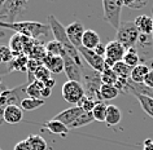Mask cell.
I'll return each instance as SVG.
<instances>
[{
    "label": "cell",
    "instance_id": "cell-1",
    "mask_svg": "<svg viewBox=\"0 0 153 150\" xmlns=\"http://www.w3.org/2000/svg\"><path fill=\"white\" fill-rule=\"evenodd\" d=\"M48 25H49V27H51V31L53 33V35H55V40L60 43V45L64 49V52L66 53L69 57H71L78 66H81L83 69L85 64H83L82 57L79 55L78 49L70 43V40H69V38L66 35V30H65V27L61 25V22L57 20L53 14H49L48 16Z\"/></svg>",
    "mask_w": 153,
    "mask_h": 150
},
{
    "label": "cell",
    "instance_id": "cell-2",
    "mask_svg": "<svg viewBox=\"0 0 153 150\" xmlns=\"http://www.w3.org/2000/svg\"><path fill=\"white\" fill-rule=\"evenodd\" d=\"M0 27L9 29L16 34H20V35L26 38H31V39L45 36L51 31L49 25L42 24V22H35V21H16L14 24H8L5 21H0Z\"/></svg>",
    "mask_w": 153,
    "mask_h": 150
},
{
    "label": "cell",
    "instance_id": "cell-3",
    "mask_svg": "<svg viewBox=\"0 0 153 150\" xmlns=\"http://www.w3.org/2000/svg\"><path fill=\"white\" fill-rule=\"evenodd\" d=\"M82 86L85 88V96L96 102H100V88H101V74L92 70L85 65L82 70Z\"/></svg>",
    "mask_w": 153,
    "mask_h": 150
},
{
    "label": "cell",
    "instance_id": "cell-4",
    "mask_svg": "<svg viewBox=\"0 0 153 150\" xmlns=\"http://www.w3.org/2000/svg\"><path fill=\"white\" fill-rule=\"evenodd\" d=\"M140 33L136 29L134 21H127V22H122L120 29L117 30V39L120 43L126 48V51L130 48H134L137 44L139 40Z\"/></svg>",
    "mask_w": 153,
    "mask_h": 150
},
{
    "label": "cell",
    "instance_id": "cell-5",
    "mask_svg": "<svg viewBox=\"0 0 153 150\" xmlns=\"http://www.w3.org/2000/svg\"><path fill=\"white\" fill-rule=\"evenodd\" d=\"M122 7H125L122 0H104L102 8H104V18L114 30H118L122 24L121 12Z\"/></svg>",
    "mask_w": 153,
    "mask_h": 150
},
{
    "label": "cell",
    "instance_id": "cell-6",
    "mask_svg": "<svg viewBox=\"0 0 153 150\" xmlns=\"http://www.w3.org/2000/svg\"><path fill=\"white\" fill-rule=\"evenodd\" d=\"M62 98L68 103H75V106L79 103V101L85 97V88H83L82 83L78 82H71L68 80L62 86Z\"/></svg>",
    "mask_w": 153,
    "mask_h": 150
},
{
    "label": "cell",
    "instance_id": "cell-7",
    "mask_svg": "<svg viewBox=\"0 0 153 150\" xmlns=\"http://www.w3.org/2000/svg\"><path fill=\"white\" fill-rule=\"evenodd\" d=\"M29 3L24 0H7V1H0V8L3 10V14L7 17L5 22L14 24L16 17L27 7Z\"/></svg>",
    "mask_w": 153,
    "mask_h": 150
},
{
    "label": "cell",
    "instance_id": "cell-8",
    "mask_svg": "<svg viewBox=\"0 0 153 150\" xmlns=\"http://www.w3.org/2000/svg\"><path fill=\"white\" fill-rule=\"evenodd\" d=\"M78 52H79V55H81L82 60H85L87 66H90L92 70L100 72V74L104 71L105 62H104V58H102V57L97 56L94 51H90V49H87L85 47L78 48Z\"/></svg>",
    "mask_w": 153,
    "mask_h": 150
},
{
    "label": "cell",
    "instance_id": "cell-9",
    "mask_svg": "<svg viewBox=\"0 0 153 150\" xmlns=\"http://www.w3.org/2000/svg\"><path fill=\"white\" fill-rule=\"evenodd\" d=\"M61 57H62V60H64V72H65V75L68 76V80L82 83V70L83 69L81 66H78V65L74 62V60H73L71 57H69L65 52H62Z\"/></svg>",
    "mask_w": 153,
    "mask_h": 150
},
{
    "label": "cell",
    "instance_id": "cell-10",
    "mask_svg": "<svg viewBox=\"0 0 153 150\" xmlns=\"http://www.w3.org/2000/svg\"><path fill=\"white\" fill-rule=\"evenodd\" d=\"M66 30V35L69 38V40H70V43L74 45V47L78 49L82 47V38H83V34H85L86 29L83 24L81 21H74L71 22L69 26L65 27Z\"/></svg>",
    "mask_w": 153,
    "mask_h": 150
},
{
    "label": "cell",
    "instance_id": "cell-11",
    "mask_svg": "<svg viewBox=\"0 0 153 150\" xmlns=\"http://www.w3.org/2000/svg\"><path fill=\"white\" fill-rule=\"evenodd\" d=\"M83 113H85V111H83L81 107L71 106V107H69V109H65V110L61 111V113H59L53 119H55V120L61 122L62 124H65L69 128V127H70L79 117H81Z\"/></svg>",
    "mask_w": 153,
    "mask_h": 150
},
{
    "label": "cell",
    "instance_id": "cell-12",
    "mask_svg": "<svg viewBox=\"0 0 153 150\" xmlns=\"http://www.w3.org/2000/svg\"><path fill=\"white\" fill-rule=\"evenodd\" d=\"M126 53V48L122 45L118 40H112L106 44V49H105V57L113 62H118V61L123 60V56Z\"/></svg>",
    "mask_w": 153,
    "mask_h": 150
},
{
    "label": "cell",
    "instance_id": "cell-13",
    "mask_svg": "<svg viewBox=\"0 0 153 150\" xmlns=\"http://www.w3.org/2000/svg\"><path fill=\"white\" fill-rule=\"evenodd\" d=\"M24 119V110L18 105H9L3 111V120L8 124H18Z\"/></svg>",
    "mask_w": 153,
    "mask_h": 150
},
{
    "label": "cell",
    "instance_id": "cell-14",
    "mask_svg": "<svg viewBox=\"0 0 153 150\" xmlns=\"http://www.w3.org/2000/svg\"><path fill=\"white\" fill-rule=\"evenodd\" d=\"M136 29L139 30L140 34L143 35H152L153 31V18L152 16H147V14H140L134 20Z\"/></svg>",
    "mask_w": 153,
    "mask_h": 150
},
{
    "label": "cell",
    "instance_id": "cell-15",
    "mask_svg": "<svg viewBox=\"0 0 153 150\" xmlns=\"http://www.w3.org/2000/svg\"><path fill=\"white\" fill-rule=\"evenodd\" d=\"M14 58L12 51L9 47L7 45L0 44V72L1 74H8L10 71L9 64L12 62V60Z\"/></svg>",
    "mask_w": 153,
    "mask_h": 150
},
{
    "label": "cell",
    "instance_id": "cell-16",
    "mask_svg": "<svg viewBox=\"0 0 153 150\" xmlns=\"http://www.w3.org/2000/svg\"><path fill=\"white\" fill-rule=\"evenodd\" d=\"M43 65L53 74H60L64 71V60L60 56H48L43 60Z\"/></svg>",
    "mask_w": 153,
    "mask_h": 150
},
{
    "label": "cell",
    "instance_id": "cell-17",
    "mask_svg": "<svg viewBox=\"0 0 153 150\" xmlns=\"http://www.w3.org/2000/svg\"><path fill=\"white\" fill-rule=\"evenodd\" d=\"M100 44V36L95 30H86L82 38V47L94 51Z\"/></svg>",
    "mask_w": 153,
    "mask_h": 150
},
{
    "label": "cell",
    "instance_id": "cell-18",
    "mask_svg": "<svg viewBox=\"0 0 153 150\" xmlns=\"http://www.w3.org/2000/svg\"><path fill=\"white\" fill-rule=\"evenodd\" d=\"M122 119V113L120 110V107H117L116 105H108L106 107V115H105V123L109 127L117 126Z\"/></svg>",
    "mask_w": 153,
    "mask_h": 150
},
{
    "label": "cell",
    "instance_id": "cell-19",
    "mask_svg": "<svg viewBox=\"0 0 153 150\" xmlns=\"http://www.w3.org/2000/svg\"><path fill=\"white\" fill-rule=\"evenodd\" d=\"M25 39L26 36H22L20 34H14L9 40V48L12 51L13 56H20L24 55V44H25Z\"/></svg>",
    "mask_w": 153,
    "mask_h": 150
},
{
    "label": "cell",
    "instance_id": "cell-20",
    "mask_svg": "<svg viewBox=\"0 0 153 150\" xmlns=\"http://www.w3.org/2000/svg\"><path fill=\"white\" fill-rule=\"evenodd\" d=\"M149 71H151V69L145 64H139L137 66L132 69L131 75H130V80L134 83H144V79Z\"/></svg>",
    "mask_w": 153,
    "mask_h": 150
},
{
    "label": "cell",
    "instance_id": "cell-21",
    "mask_svg": "<svg viewBox=\"0 0 153 150\" xmlns=\"http://www.w3.org/2000/svg\"><path fill=\"white\" fill-rule=\"evenodd\" d=\"M44 128L48 129L51 133L61 134V136H62V134H66L69 131H70L65 124H62V123L59 122V120H55V119L45 122V123H44Z\"/></svg>",
    "mask_w": 153,
    "mask_h": 150
},
{
    "label": "cell",
    "instance_id": "cell-22",
    "mask_svg": "<svg viewBox=\"0 0 153 150\" xmlns=\"http://www.w3.org/2000/svg\"><path fill=\"white\" fill-rule=\"evenodd\" d=\"M44 88V84L38 80H33L31 83L27 84L26 88V95H29L30 98H36V100H42V91Z\"/></svg>",
    "mask_w": 153,
    "mask_h": 150
},
{
    "label": "cell",
    "instance_id": "cell-23",
    "mask_svg": "<svg viewBox=\"0 0 153 150\" xmlns=\"http://www.w3.org/2000/svg\"><path fill=\"white\" fill-rule=\"evenodd\" d=\"M122 61H123L126 65H128L130 67H132V69L135 66H137L139 62H140V56H139V51L136 49V47L127 49Z\"/></svg>",
    "mask_w": 153,
    "mask_h": 150
},
{
    "label": "cell",
    "instance_id": "cell-24",
    "mask_svg": "<svg viewBox=\"0 0 153 150\" xmlns=\"http://www.w3.org/2000/svg\"><path fill=\"white\" fill-rule=\"evenodd\" d=\"M27 62H29V57L26 55H20L16 56L12 60V62L9 64L10 71L16 70V71H27Z\"/></svg>",
    "mask_w": 153,
    "mask_h": 150
},
{
    "label": "cell",
    "instance_id": "cell-25",
    "mask_svg": "<svg viewBox=\"0 0 153 150\" xmlns=\"http://www.w3.org/2000/svg\"><path fill=\"white\" fill-rule=\"evenodd\" d=\"M120 95V91L114 86H108V84H101L100 88V100L104 101H110V100L116 98Z\"/></svg>",
    "mask_w": 153,
    "mask_h": 150
},
{
    "label": "cell",
    "instance_id": "cell-26",
    "mask_svg": "<svg viewBox=\"0 0 153 150\" xmlns=\"http://www.w3.org/2000/svg\"><path fill=\"white\" fill-rule=\"evenodd\" d=\"M26 141L29 142L30 150H47V142L39 134H29Z\"/></svg>",
    "mask_w": 153,
    "mask_h": 150
},
{
    "label": "cell",
    "instance_id": "cell-27",
    "mask_svg": "<svg viewBox=\"0 0 153 150\" xmlns=\"http://www.w3.org/2000/svg\"><path fill=\"white\" fill-rule=\"evenodd\" d=\"M113 71L117 74L118 78H123V79H130V75H131L132 67H130L128 65H126L123 61H118V62L114 64L113 66Z\"/></svg>",
    "mask_w": 153,
    "mask_h": 150
},
{
    "label": "cell",
    "instance_id": "cell-28",
    "mask_svg": "<svg viewBox=\"0 0 153 150\" xmlns=\"http://www.w3.org/2000/svg\"><path fill=\"white\" fill-rule=\"evenodd\" d=\"M134 96L137 98V101H139L141 109L145 111V114H148L153 119V98L143 95H134Z\"/></svg>",
    "mask_w": 153,
    "mask_h": 150
},
{
    "label": "cell",
    "instance_id": "cell-29",
    "mask_svg": "<svg viewBox=\"0 0 153 150\" xmlns=\"http://www.w3.org/2000/svg\"><path fill=\"white\" fill-rule=\"evenodd\" d=\"M47 57V52H45V45H43L39 41H35V45H34L31 53L29 55V58H33V60H36L39 62L43 64V60Z\"/></svg>",
    "mask_w": 153,
    "mask_h": 150
},
{
    "label": "cell",
    "instance_id": "cell-30",
    "mask_svg": "<svg viewBox=\"0 0 153 150\" xmlns=\"http://www.w3.org/2000/svg\"><path fill=\"white\" fill-rule=\"evenodd\" d=\"M43 105H44V100H36V98L26 97L21 101L20 107L22 110H26V111H33V110H36L38 107H40Z\"/></svg>",
    "mask_w": 153,
    "mask_h": 150
},
{
    "label": "cell",
    "instance_id": "cell-31",
    "mask_svg": "<svg viewBox=\"0 0 153 150\" xmlns=\"http://www.w3.org/2000/svg\"><path fill=\"white\" fill-rule=\"evenodd\" d=\"M118 80L117 74L113 71V69L105 67L104 71L101 72V83L102 84H108V86H116Z\"/></svg>",
    "mask_w": 153,
    "mask_h": 150
},
{
    "label": "cell",
    "instance_id": "cell-32",
    "mask_svg": "<svg viewBox=\"0 0 153 150\" xmlns=\"http://www.w3.org/2000/svg\"><path fill=\"white\" fill-rule=\"evenodd\" d=\"M106 107L108 105H105V102H97L96 106L92 110V115H94V120L96 122H105V115H106Z\"/></svg>",
    "mask_w": 153,
    "mask_h": 150
},
{
    "label": "cell",
    "instance_id": "cell-33",
    "mask_svg": "<svg viewBox=\"0 0 153 150\" xmlns=\"http://www.w3.org/2000/svg\"><path fill=\"white\" fill-rule=\"evenodd\" d=\"M91 122H94V115H92V113H83L81 117H79L70 127H69V129L81 128V127H85L87 124H90Z\"/></svg>",
    "mask_w": 153,
    "mask_h": 150
},
{
    "label": "cell",
    "instance_id": "cell-34",
    "mask_svg": "<svg viewBox=\"0 0 153 150\" xmlns=\"http://www.w3.org/2000/svg\"><path fill=\"white\" fill-rule=\"evenodd\" d=\"M45 52H47L48 56H60L61 57V55H62V52H64V49L60 45L59 41L51 40V41H48V43L45 44Z\"/></svg>",
    "mask_w": 153,
    "mask_h": 150
},
{
    "label": "cell",
    "instance_id": "cell-35",
    "mask_svg": "<svg viewBox=\"0 0 153 150\" xmlns=\"http://www.w3.org/2000/svg\"><path fill=\"white\" fill-rule=\"evenodd\" d=\"M48 79H51V71H49L44 65H42V66L38 67L35 72H34V80L44 83V82H47Z\"/></svg>",
    "mask_w": 153,
    "mask_h": 150
},
{
    "label": "cell",
    "instance_id": "cell-36",
    "mask_svg": "<svg viewBox=\"0 0 153 150\" xmlns=\"http://www.w3.org/2000/svg\"><path fill=\"white\" fill-rule=\"evenodd\" d=\"M96 101H94V100H91L88 97H83L81 101H79V103L76 106L78 107H81V109L85 111V113H92V110H94V107L96 106Z\"/></svg>",
    "mask_w": 153,
    "mask_h": 150
},
{
    "label": "cell",
    "instance_id": "cell-37",
    "mask_svg": "<svg viewBox=\"0 0 153 150\" xmlns=\"http://www.w3.org/2000/svg\"><path fill=\"white\" fill-rule=\"evenodd\" d=\"M123 4L130 9H139L147 5V1H137V0H135V1H123Z\"/></svg>",
    "mask_w": 153,
    "mask_h": 150
},
{
    "label": "cell",
    "instance_id": "cell-38",
    "mask_svg": "<svg viewBox=\"0 0 153 150\" xmlns=\"http://www.w3.org/2000/svg\"><path fill=\"white\" fill-rule=\"evenodd\" d=\"M13 150H30V146H29V142L26 140H22L20 142H17L14 145V149Z\"/></svg>",
    "mask_w": 153,
    "mask_h": 150
},
{
    "label": "cell",
    "instance_id": "cell-39",
    "mask_svg": "<svg viewBox=\"0 0 153 150\" xmlns=\"http://www.w3.org/2000/svg\"><path fill=\"white\" fill-rule=\"evenodd\" d=\"M144 84L147 86L148 88H151V89H153V70H151L147 74V76H145L144 79Z\"/></svg>",
    "mask_w": 153,
    "mask_h": 150
},
{
    "label": "cell",
    "instance_id": "cell-40",
    "mask_svg": "<svg viewBox=\"0 0 153 150\" xmlns=\"http://www.w3.org/2000/svg\"><path fill=\"white\" fill-rule=\"evenodd\" d=\"M105 49H106V45H104V44L100 43L96 48L94 49V52L96 53L97 56H100V57H102V58H104V57H105Z\"/></svg>",
    "mask_w": 153,
    "mask_h": 150
},
{
    "label": "cell",
    "instance_id": "cell-41",
    "mask_svg": "<svg viewBox=\"0 0 153 150\" xmlns=\"http://www.w3.org/2000/svg\"><path fill=\"white\" fill-rule=\"evenodd\" d=\"M143 150H153V140H151V138L145 140V141H144Z\"/></svg>",
    "mask_w": 153,
    "mask_h": 150
},
{
    "label": "cell",
    "instance_id": "cell-42",
    "mask_svg": "<svg viewBox=\"0 0 153 150\" xmlns=\"http://www.w3.org/2000/svg\"><path fill=\"white\" fill-rule=\"evenodd\" d=\"M43 84H44V87H45V88H49V89H52V88L56 86V80L51 78V79H48L47 82H44Z\"/></svg>",
    "mask_w": 153,
    "mask_h": 150
},
{
    "label": "cell",
    "instance_id": "cell-43",
    "mask_svg": "<svg viewBox=\"0 0 153 150\" xmlns=\"http://www.w3.org/2000/svg\"><path fill=\"white\" fill-rule=\"evenodd\" d=\"M51 92H52V89H49V88H43V91H42V100L43 98H48L49 96H51Z\"/></svg>",
    "mask_w": 153,
    "mask_h": 150
},
{
    "label": "cell",
    "instance_id": "cell-44",
    "mask_svg": "<svg viewBox=\"0 0 153 150\" xmlns=\"http://www.w3.org/2000/svg\"><path fill=\"white\" fill-rule=\"evenodd\" d=\"M145 65H147V66H148L149 69H151V70H153V57H152V58H149V60L147 61V64H145Z\"/></svg>",
    "mask_w": 153,
    "mask_h": 150
},
{
    "label": "cell",
    "instance_id": "cell-45",
    "mask_svg": "<svg viewBox=\"0 0 153 150\" xmlns=\"http://www.w3.org/2000/svg\"><path fill=\"white\" fill-rule=\"evenodd\" d=\"M4 36H5V31H1V30H0V39H3Z\"/></svg>",
    "mask_w": 153,
    "mask_h": 150
},
{
    "label": "cell",
    "instance_id": "cell-46",
    "mask_svg": "<svg viewBox=\"0 0 153 150\" xmlns=\"http://www.w3.org/2000/svg\"><path fill=\"white\" fill-rule=\"evenodd\" d=\"M3 20H7V17L4 16V14H0V21H3Z\"/></svg>",
    "mask_w": 153,
    "mask_h": 150
},
{
    "label": "cell",
    "instance_id": "cell-47",
    "mask_svg": "<svg viewBox=\"0 0 153 150\" xmlns=\"http://www.w3.org/2000/svg\"><path fill=\"white\" fill-rule=\"evenodd\" d=\"M152 18H153V10H152ZM152 41H153V31H152Z\"/></svg>",
    "mask_w": 153,
    "mask_h": 150
},
{
    "label": "cell",
    "instance_id": "cell-48",
    "mask_svg": "<svg viewBox=\"0 0 153 150\" xmlns=\"http://www.w3.org/2000/svg\"><path fill=\"white\" fill-rule=\"evenodd\" d=\"M0 150H1V149H0Z\"/></svg>",
    "mask_w": 153,
    "mask_h": 150
},
{
    "label": "cell",
    "instance_id": "cell-49",
    "mask_svg": "<svg viewBox=\"0 0 153 150\" xmlns=\"http://www.w3.org/2000/svg\"><path fill=\"white\" fill-rule=\"evenodd\" d=\"M152 10H153V9H152Z\"/></svg>",
    "mask_w": 153,
    "mask_h": 150
}]
</instances>
